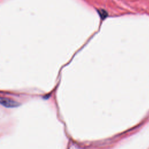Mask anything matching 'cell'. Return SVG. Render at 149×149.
<instances>
[{
  "label": "cell",
  "mask_w": 149,
  "mask_h": 149,
  "mask_svg": "<svg viewBox=\"0 0 149 149\" xmlns=\"http://www.w3.org/2000/svg\"><path fill=\"white\" fill-rule=\"evenodd\" d=\"M0 104L7 108H13L19 105L17 101L6 97H0Z\"/></svg>",
  "instance_id": "obj_1"
}]
</instances>
